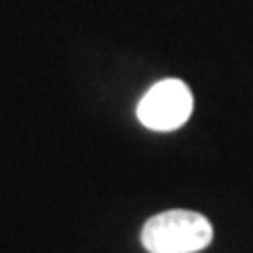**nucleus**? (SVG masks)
<instances>
[{"label":"nucleus","mask_w":253,"mask_h":253,"mask_svg":"<svg viewBox=\"0 0 253 253\" xmlns=\"http://www.w3.org/2000/svg\"><path fill=\"white\" fill-rule=\"evenodd\" d=\"M213 239V227L197 211L171 209L153 216L141 230L148 253H197Z\"/></svg>","instance_id":"obj_1"},{"label":"nucleus","mask_w":253,"mask_h":253,"mask_svg":"<svg viewBox=\"0 0 253 253\" xmlns=\"http://www.w3.org/2000/svg\"><path fill=\"white\" fill-rule=\"evenodd\" d=\"M192 91L183 80H160L138 101V122L153 131H173L188 122L192 113Z\"/></svg>","instance_id":"obj_2"}]
</instances>
